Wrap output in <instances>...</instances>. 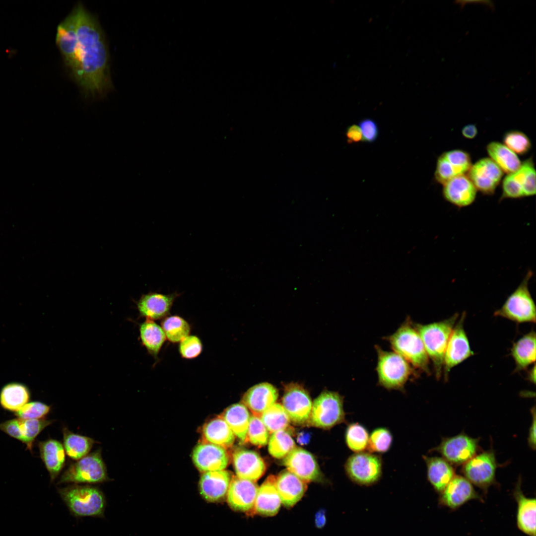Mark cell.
<instances>
[{
	"label": "cell",
	"mask_w": 536,
	"mask_h": 536,
	"mask_svg": "<svg viewBox=\"0 0 536 536\" xmlns=\"http://www.w3.org/2000/svg\"><path fill=\"white\" fill-rule=\"evenodd\" d=\"M75 13L78 40L79 77L76 81L86 95L102 94L112 86L109 52L101 27L82 4Z\"/></svg>",
	"instance_id": "1"
},
{
	"label": "cell",
	"mask_w": 536,
	"mask_h": 536,
	"mask_svg": "<svg viewBox=\"0 0 536 536\" xmlns=\"http://www.w3.org/2000/svg\"><path fill=\"white\" fill-rule=\"evenodd\" d=\"M393 351L418 371L430 373V360L421 338L410 318H407L392 335L385 338Z\"/></svg>",
	"instance_id": "2"
},
{
	"label": "cell",
	"mask_w": 536,
	"mask_h": 536,
	"mask_svg": "<svg viewBox=\"0 0 536 536\" xmlns=\"http://www.w3.org/2000/svg\"><path fill=\"white\" fill-rule=\"evenodd\" d=\"M459 315L456 313L444 320L427 324H414L431 361L437 379L443 373L446 348Z\"/></svg>",
	"instance_id": "3"
},
{
	"label": "cell",
	"mask_w": 536,
	"mask_h": 536,
	"mask_svg": "<svg viewBox=\"0 0 536 536\" xmlns=\"http://www.w3.org/2000/svg\"><path fill=\"white\" fill-rule=\"evenodd\" d=\"M58 492L73 516L104 517L106 499L99 488L91 485L72 484L58 488Z\"/></svg>",
	"instance_id": "4"
},
{
	"label": "cell",
	"mask_w": 536,
	"mask_h": 536,
	"mask_svg": "<svg viewBox=\"0 0 536 536\" xmlns=\"http://www.w3.org/2000/svg\"><path fill=\"white\" fill-rule=\"evenodd\" d=\"M377 361L376 370L378 384L388 390L402 391L416 370L403 357L392 351L376 345Z\"/></svg>",
	"instance_id": "5"
},
{
	"label": "cell",
	"mask_w": 536,
	"mask_h": 536,
	"mask_svg": "<svg viewBox=\"0 0 536 536\" xmlns=\"http://www.w3.org/2000/svg\"><path fill=\"white\" fill-rule=\"evenodd\" d=\"M533 275L529 270L518 287L508 296L502 307L494 313L500 317L517 323H536L535 302L529 289V282Z\"/></svg>",
	"instance_id": "6"
},
{
	"label": "cell",
	"mask_w": 536,
	"mask_h": 536,
	"mask_svg": "<svg viewBox=\"0 0 536 536\" xmlns=\"http://www.w3.org/2000/svg\"><path fill=\"white\" fill-rule=\"evenodd\" d=\"M101 450H98L70 464L57 484H97L109 480Z\"/></svg>",
	"instance_id": "7"
},
{
	"label": "cell",
	"mask_w": 536,
	"mask_h": 536,
	"mask_svg": "<svg viewBox=\"0 0 536 536\" xmlns=\"http://www.w3.org/2000/svg\"><path fill=\"white\" fill-rule=\"evenodd\" d=\"M345 421L343 397L338 393L326 390L312 403L309 422L323 429H330Z\"/></svg>",
	"instance_id": "8"
},
{
	"label": "cell",
	"mask_w": 536,
	"mask_h": 536,
	"mask_svg": "<svg viewBox=\"0 0 536 536\" xmlns=\"http://www.w3.org/2000/svg\"><path fill=\"white\" fill-rule=\"evenodd\" d=\"M344 469L353 482L370 486L376 483L382 476V458L379 455L369 452L355 453L347 459Z\"/></svg>",
	"instance_id": "9"
},
{
	"label": "cell",
	"mask_w": 536,
	"mask_h": 536,
	"mask_svg": "<svg viewBox=\"0 0 536 536\" xmlns=\"http://www.w3.org/2000/svg\"><path fill=\"white\" fill-rule=\"evenodd\" d=\"M56 42L65 65L68 68L76 82L79 77V69L75 16L73 9L58 25Z\"/></svg>",
	"instance_id": "10"
},
{
	"label": "cell",
	"mask_w": 536,
	"mask_h": 536,
	"mask_svg": "<svg viewBox=\"0 0 536 536\" xmlns=\"http://www.w3.org/2000/svg\"><path fill=\"white\" fill-rule=\"evenodd\" d=\"M466 314H462L455 324L449 337L444 356L443 373L447 381L452 368L473 355L464 329Z\"/></svg>",
	"instance_id": "11"
},
{
	"label": "cell",
	"mask_w": 536,
	"mask_h": 536,
	"mask_svg": "<svg viewBox=\"0 0 536 536\" xmlns=\"http://www.w3.org/2000/svg\"><path fill=\"white\" fill-rule=\"evenodd\" d=\"M501 200L519 199L536 194V170L532 158L522 163L515 172L505 177Z\"/></svg>",
	"instance_id": "12"
},
{
	"label": "cell",
	"mask_w": 536,
	"mask_h": 536,
	"mask_svg": "<svg viewBox=\"0 0 536 536\" xmlns=\"http://www.w3.org/2000/svg\"><path fill=\"white\" fill-rule=\"evenodd\" d=\"M497 467L494 453L489 450L476 454L464 464L462 472L471 484L486 491L495 483Z\"/></svg>",
	"instance_id": "13"
},
{
	"label": "cell",
	"mask_w": 536,
	"mask_h": 536,
	"mask_svg": "<svg viewBox=\"0 0 536 536\" xmlns=\"http://www.w3.org/2000/svg\"><path fill=\"white\" fill-rule=\"evenodd\" d=\"M478 449V440L465 433L444 438L440 444L432 449L439 453L450 464H465L474 456Z\"/></svg>",
	"instance_id": "14"
},
{
	"label": "cell",
	"mask_w": 536,
	"mask_h": 536,
	"mask_svg": "<svg viewBox=\"0 0 536 536\" xmlns=\"http://www.w3.org/2000/svg\"><path fill=\"white\" fill-rule=\"evenodd\" d=\"M282 401L290 420L299 425L309 422L312 402L302 386L293 383L286 385Z\"/></svg>",
	"instance_id": "15"
},
{
	"label": "cell",
	"mask_w": 536,
	"mask_h": 536,
	"mask_svg": "<svg viewBox=\"0 0 536 536\" xmlns=\"http://www.w3.org/2000/svg\"><path fill=\"white\" fill-rule=\"evenodd\" d=\"M471 165L470 155L465 151L455 149L444 152L437 158L434 179L443 185L455 177L467 174Z\"/></svg>",
	"instance_id": "16"
},
{
	"label": "cell",
	"mask_w": 536,
	"mask_h": 536,
	"mask_svg": "<svg viewBox=\"0 0 536 536\" xmlns=\"http://www.w3.org/2000/svg\"><path fill=\"white\" fill-rule=\"evenodd\" d=\"M503 173L490 158H484L472 165L467 174L477 191L491 195L499 184Z\"/></svg>",
	"instance_id": "17"
},
{
	"label": "cell",
	"mask_w": 536,
	"mask_h": 536,
	"mask_svg": "<svg viewBox=\"0 0 536 536\" xmlns=\"http://www.w3.org/2000/svg\"><path fill=\"white\" fill-rule=\"evenodd\" d=\"M471 500H482L467 478L455 475L440 493L439 504L454 510Z\"/></svg>",
	"instance_id": "18"
},
{
	"label": "cell",
	"mask_w": 536,
	"mask_h": 536,
	"mask_svg": "<svg viewBox=\"0 0 536 536\" xmlns=\"http://www.w3.org/2000/svg\"><path fill=\"white\" fill-rule=\"evenodd\" d=\"M283 464L288 471L306 482L322 477L314 457L302 448H294L284 458Z\"/></svg>",
	"instance_id": "19"
},
{
	"label": "cell",
	"mask_w": 536,
	"mask_h": 536,
	"mask_svg": "<svg viewBox=\"0 0 536 536\" xmlns=\"http://www.w3.org/2000/svg\"><path fill=\"white\" fill-rule=\"evenodd\" d=\"M192 459L197 468L202 472L223 470L229 463L225 448L203 441L195 447Z\"/></svg>",
	"instance_id": "20"
},
{
	"label": "cell",
	"mask_w": 536,
	"mask_h": 536,
	"mask_svg": "<svg viewBox=\"0 0 536 536\" xmlns=\"http://www.w3.org/2000/svg\"><path fill=\"white\" fill-rule=\"evenodd\" d=\"M180 295L177 292L170 294L150 292L143 294L136 302L139 314L141 317L152 321L163 319L169 314Z\"/></svg>",
	"instance_id": "21"
},
{
	"label": "cell",
	"mask_w": 536,
	"mask_h": 536,
	"mask_svg": "<svg viewBox=\"0 0 536 536\" xmlns=\"http://www.w3.org/2000/svg\"><path fill=\"white\" fill-rule=\"evenodd\" d=\"M258 489L254 481L233 477L227 493L228 503L234 510L253 512Z\"/></svg>",
	"instance_id": "22"
},
{
	"label": "cell",
	"mask_w": 536,
	"mask_h": 536,
	"mask_svg": "<svg viewBox=\"0 0 536 536\" xmlns=\"http://www.w3.org/2000/svg\"><path fill=\"white\" fill-rule=\"evenodd\" d=\"M443 185L444 199L457 207L469 205L476 198L477 190L466 175L455 177Z\"/></svg>",
	"instance_id": "23"
},
{
	"label": "cell",
	"mask_w": 536,
	"mask_h": 536,
	"mask_svg": "<svg viewBox=\"0 0 536 536\" xmlns=\"http://www.w3.org/2000/svg\"><path fill=\"white\" fill-rule=\"evenodd\" d=\"M233 463L238 477L255 481L266 471V464L256 452L246 449L236 451L233 455Z\"/></svg>",
	"instance_id": "24"
},
{
	"label": "cell",
	"mask_w": 536,
	"mask_h": 536,
	"mask_svg": "<svg viewBox=\"0 0 536 536\" xmlns=\"http://www.w3.org/2000/svg\"><path fill=\"white\" fill-rule=\"evenodd\" d=\"M278 396L277 389L267 382L261 383L250 388L243 395V403L253 415L258 416L273 404Z\"/></svg>",
	"instance_id": "25"
},
{
	"label": "cell",
	"mask_w": 536,
	"mask_h": 536,
	"mask_svg": "<svg viewBox=\"0 0 536 536\" xmlns=\"http://www.w3.org/2000/svg\"><path fill=\"white\" fill-rule=\"evenodd\" d=\"M231 479L230 473L224 469L204 472L199 481L200 493L209 502L220 500L227 494Z\"/></svg>",
	"instance_id": "26"
},
{
	"label": "cell",
	"mask_w": 536,
	"mask_h": 536,
	"mask_svg": "<svg viewBox=\"0 0 536 536\" xmlns=\"http://www.w3.org/2000/svg\"><path fill=\"white\" fill-rule=\"evenodd\" d=\"M517 504V525L519 529L529 536H536L535 498L526 497L521 489V479L518 480L513 491Z\"/></svg>",
	"instance_id": "27"
},
{
	"label": "cell",
	"mask_w": 536,
	"mask_h": 536,
	"mask_svg": "<svg viewBox=\"0 0 536 536\" xmlns=\"http://www.w3.org/2000/svg\"><path fill=\"white\" fill-rule=\"evenodd\" d=\"M275 486L281 503L287 507L296 504L307 489L306 482L288 470L282 471L276 477Z\"/></svg>",
	"instance_id": "28"
},
{
	"label": "cell",
	"mask_w": 536,
	"mask_h": 536,
	"mask_svg": "<svg viewBox=\"0 0 536 536\" xmlns=\"http://www.w3.org/2000/svg\"><path fill=\"white\" fill-rule=\"evenodd\" d=\"M38 446L40 457L47 469L51 482H53L63 469L66 462V452L59 441L49 439L39 441Z\"/></svg>",
	"instance_id": "29"
},
{
	"label": "cell",
	"mask_w": 536,
	"mask_h": 536,
	"mask_svg": "<svg viewBox=\"0 0 536 536\" xmlns=\"http://www.w3.org/2000/svg\"><path fill=\"white\" fill-rule=\"evenodd\" d=\"M276 477L268 476L259 487L253 511L266 516L276 515L281 505V499L275 486Z\"/></svg>",
	"instance_id": "30"
},
{
	"label": "cell",
	"mask_w": 536,
	"mask_h": 536,
	"mask_svg": "<svg viewBox=\"0 0 536 536\" xmlns=\"http://www.w3.org/2000/svg\"><path fill=\"white\" fill-rule=\"evenodd\" d=\"M423 458L426 465L428 480L434 490L440 493L455 476L454 469L443 458L423 456Z\"/></svg>",
	"instance_id": "31"
},
{
	"label": "cell",
	"mask_w": 536,
	"mask_h": 536,
	"mask_svg": "<svg viewBox=\"0 0 536 536\" xmlns=\"http://www.w3.org/2000/svg\"><path fill=\"white\" fill-rule=\"evenodd\" d=\"M203 442L210 443L225 449L231 447L235 440V435L220 416L207 422L202 428Z\"/></svg>",
	"instance_id": "32"
},
{
	"label": "cell",
	"mask_w": 536,
	"mask_h": 536,
	"mask_svg": "<svg viewBox=\"0 0 536 536\" xmlns=\"http://www.w3.org/2000/svg\"><path fill=\"white\" fill-rule=\"evenodd\" d=\"M511 354L515 363V371L526 369L536 361V333L531 331L513 345Z\"/></svg>",
	"instance_id": "33"
},
{
	"label": "cell",
	"mask_w": 536,
	"mask_h": 536,
	"mask_svg": "<svg viewBox=\"0 0 536 536\" xmlns=\"http://www.w3.org/2000/svg\"><path fill=\"white\" fill-rule=\"evenodd\" d=\"M221 416L235 436L243 442L247 441V432L251 415L247 407L243 403L232 404L224 410Z\"/></svg>",
	"instance_id": "34"
},
{
	"label": "cell",
	"mask_w": 536,
	"mask_h": 536,
	"mask_svg": "<svg viewBox=\"0 0 536 536\" xmlns=\"http://www.w3.org/2000/svg\"><path fill=\"white\" fill-rule=\"evenodd\" d=\"M30 393L27 387L20 383L5 385L0 392V404L3 408L16 412L28 402Z\"/></svg>",
	"instance_id": "35"
},
{
	"label": "cell",
	"mask_w": 536,
	"mask_h": 536,
	"mask_svg": "<svg viewBox=\"0 0 536 536\" xmlns=\"http://www.w3.org/2000/svg\"><path fill=\"white\" fill-rule=\"evenodd\" d=\"M139 332L143 346L148 353L157 358L166 339L161 327L152 320L146 319L139 325Z\"/></svg>",
	"instance_id": "36"
},
{
	"label": "cell",
	"mask_w": 536,
	"mask_h": 536,
	"mask_svg": "<svg viewBox=\"0 0 536 536\" xmlns=\"http://www.w3.org/2000/svg\"><path fill=\"white\" fill-rule=\"evenodd\" d=\"M486 150L490 158L508 174L515 172L521 165L517 155L503 143L491 142L487 145Z\"/></svg>",
	"instance_id": "37"
},
{
	"label": "cell",
	"mask_w": 536,
	"mask_h": 536,
	"mask_svg": "<svg viewBox=\"0 0 536 536\" xmlns=\"http://www.w3.org/2000/svg\"><path fill=\"white\" fill-rule=\"evenodd\" d=\"M64 447L68 457L78 460L88 454L96 441L93 439L75 434L67 428L63 429Z\"/></svg>",
	"instance_id": "38"
},
{
	"label": "cell",
	"mask_w": 536,
	"mask_h": 536,
	"mask_svg": "<svg viewBox=\"0 0 536 536\" xmlns=\"http://www.w3.org/2000/svg\"><path fill=\"white\" fill-rule=\"evenodd\" d=\"M161 327L166 339L172 343H179L190 335L191 328L183 318L173 315L167 316L161 322Z\"/></svg>",
	"instance_id": "39"
},
{
	"label": "cell",
	"mask_w": 536,
	"mask_h": 536,
	"mask_svg": "<svg viewBox=\"0 0 536 536\" xmlns=\"http://www.w3.org/2000/svg\"><path fill=\"white\" fill-rule=\"evenodd\" d=\"M260 418L268 432L272 433L285 430L290 421L282 405L279 403H274L265 410Z\"/></svg>",
	"instance_id": "40"
},
{
	"label": "cell",
	"mask_w": 536,
	"mask_h": 536,
	"mask_svg": "<svg viewBox=\"0 0 536 536\" xmlns=\"http://www.w3.org/2000/svg\"><path fill=\"white\" fill-rule=\"evenodd\" d=\"M369 437L367 429L358 422L349 423L346 428V445L354 453L364 452L367 449Z\"/></svg>",
	"instance_id": "41"
},
{
	"label": "cell",
	"mask_w": 536,
	"mask_h": 536,
	"mask_svg": "<svg viewBox=\"0 0 536 536\" xmlns=\"http://www.w3.org/2000/svg\"><path fill=\"white\" fill-rule=\"evenodd\" d=\"M295 447L294 440L285 430L272 433L268 441L269 453L277 459L284 458Z\"/></svg>",
	"instance_id": "42"
},
{
	"label": "cell",
	"mask_w": 536,
	"mask_h": 536,
	"mask_svg": "<svg viewBox=\"0 0 536 536\" xmlns=\"http://www.w3.org/2000/svg\"><path fill=\"white\" fill-rule=\"evenodd\" d=\"M20 419V428L22 435V443L26 446V449L32 451L33 444L36 437L47 426L52 424L54 420L45 418L23 419Z\"/></svg>",
	"instance_id": "43"
},
{
	"label": "cell",
	"mask_w": 536,
	"mask_h": 536,
	"mask_svg": "<svg viewBox=\"0 0 536 536\" xmlns=\"http://www.w3.org/2000/svg\"><path fill=\"white\" fill-rule=\"evenodd\" d=\"M393 437L391 431L386 427L374 429L369 434L367 450L375 454H383L391 448Z\"/></svg>",
	"instance_id": "44"
},
{
	"label": "cell",
	"mask_w": 536,
	"mask_h": 536,
	"mask_svg": "<svg viewBox=\"0 0 536 536\" xmlns=\"http://www.w3.org/2000/svg\"><path fill=\"white\" fill-rule=\"evenodd\" d=\"M269 432L261 420L260 417L251 416L247 432V441L258 447H263L268 443Z\"/></svg>",
	"instance_id": "45"
},
{
	"label": "cell",
	"mask_w": 536,
	"mask_h": 536,
	"mask_svg": "<svg viewBox=\"0 0 536 536\" xmlns=\"http://www.w3.org/2000/svg\"><path fill=\"white\" fill-rule=\"evenodd\" d=\"M503 144L516 154L523 155L531 148L530 138L524 133L519 131H511L504 135Z\"/></svg>",
	"instance_id": "46"
},
{
	"label": "cell",
	"mask_w": 536,
	"mask_h": 536,
	"mask_svg": "<svg viewBox=\"0 0 536 536\" xmlns=\"http://www.w3.org/2000/svg\"><path fill=\"white\" fill-rule=\"evenodd\" d=\"M51 410V406L40 402H28L15 413L17 418L23 419H42Z\"/></svg>",
	"instance_id": "47"
},
{
	"label": "cell",
	"mask_w": 536,
	"mask_h": 536,
	"mask_svg": "<svg viewBox=\"0 0 536 536\" xmlns=\"http://www.w3.org/2000/svg\"><path fill=\"white\" fill-rule=\"evenodd\" d=\"M202 351L201 341L196 335H190L179 342V351L183 358H195L201 354Z\"/></svg>",
	"instance_id": "48"
},
{
	"label": "cell",
	"mask_w": 536,
	"mask_h": 536,
	"mask_svg": "<svg viewBox=\"0 0 536 536\" xmlns=\"http://www.w3.org/2000/svg\"><path fill=\"white\" fill-rule=\"evenodd\" d=\"M358 126L362 135V141L373 143L378 138L379 129L377 123L371 118H365L360 121Z\"/></svg>",
	"instance_id": "49"
},
{
	"label": "cell",
	"mask_w": 536,
	"mask_h": 536,
	"mask_svg": "<svg viewBox=\"0 0 536 536\" xmlns=\"http://www.w3.org/2000/svg\"><path fill=\"white\" fill-rule=\"evenodd\" d=\"M0 430L22 442L20 418L11 419L0 423Z\"/></svg>",
	"instance_id": "50"
},
{
	"label": "cell",
	"mask_w": 536,
	"mask_h": 536,
	"mask_svg": "<svg viewBox=\"0 0 536 536\" xmlns=\"http://www.w3.org/2000/svg\"><path fill=\"white\" fill-rule=\"evenodd\" d=\"M345 136L347 142L349 144L362 141V133L358 125L352 124L347 127L345 131Z\"/></svg>",
	"instance_id": "51"
},
{
	"label": "cell",
	"mask_w": 536,
	"mask_h": 536,
	"mask_svg": "<svg viewBox=\"0 0 536 536\" xmlns=\"http://www.w3.org/2000/svg\"><path fill=\"white\" fill-rule=\"evenodd\" d=\"M533 415V421L529 429L528 436V444L532 449H536V409L534 407L532 409Z\"/></svg>",
	"instance_id": "52"
},
{
	"label": "cell",
	"mask_w": 536,
	"mask_h": 536,
	"mask_svg": "<svg viewBox=\"0 0 536 536\" xmlns=\"http://www.w3.org/2000/svg\"><path fill=\"white\" fill-rule=\"evenodd\" d=\"M462 134L466 138L473 139L477 134V129L474 124H468L462 129Z\"/></svg>",
	"instance_id": "53"
},
{
	"label": "cell",
	"mask_w": 536,
	"mask_h": 536,
	"mask_svg": "<svg viewBox=\"0 0 536 536\" xmlns=\"http://www.w3.org/2000/svg\"><path fill=\"white\" fill-rule=\"evenodd\" d=\"M326 512L324 510H319L315 515V524L319 528L324 527L326 524Z\"/></svg>",
	"instance_id": "54"
},
{
	"label": "cell",
	"mask_w": 536,
	"mask_h": 536,
	"mask_svg": "<svg viewBox=\"0 0 536 536\" xmlns=\"http://www.w3.org/2000/svg\"><path fill=\"white\" fill-rule=\"evenodd\" d=\"M528 377V380H529V381H530L532 383L535 384V382H536V366H535V364H534L533 367L529 372Z\"/></svg>",
	"instance_id": "55"
}]
</instances>
